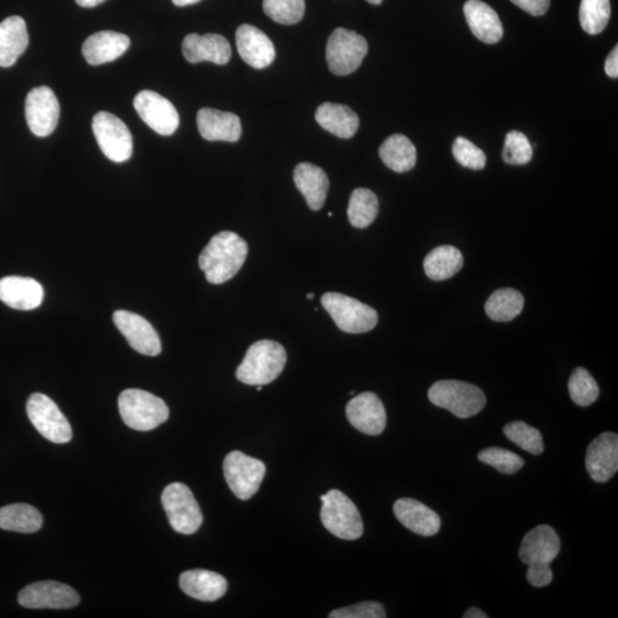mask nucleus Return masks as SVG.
<instances>
[{"label": "nucleus", "mask_w": 618, "mask_h": 618, "mask_svg": "<svg viewBox=\"0 0 618 618\" xmlns=\"http://www.w3.org/2000/svg\"><path fill=\"white\" fill-rule=\"evenodd\" d=\"M464 265L462 252L451 245L433 249L424 260L427 276L433 281H445L456 275Z\"/></svg>", "instance_id": "obj_32"}, {"label": "nucleus", "mask_w": 618, "mask_h": 618, "mask_svg": "<svg viewBox=\"0 0 618 618\" xmlns=\"http://www.w3.org/2000/svg\"><path fill=\"white\" fill-rule=\"evenodd\" d=\"M180 588L187 596L206 602L225 596L228 583L224 576L205 569L188 570L180 575Z\"/></svg>", "instance_id": "obj_26"}, {"label": "nucleus", "mask_w": 618, "mask_h": 618, "mask_svg": "<svg viewBox=\"0 0 618 618\" xmlns=\"http://www.w3.org/2000/svg\"><path fill=\"white\" fill-rule=\"evenodd\" d=\"M612 14L610 0H582L580 7L581 26L586 34L599 35L606 29Z\"/></svg>", "instance_id": "obj_35"}, {"label": "nucleus", "mask_w": 618, "mask_h": 618, "mask_svg": "<svg viewBox=\"0 0 618 618\" xmlns=\"http://www.w3.org/2000/svg\"><path fill=\"white\" fill-rule=\"evenodd\" d=\"M43 527V517L29 504H11L0 509V528L9 532L33 534Z\"/></svg>", "instance_id": "obj_31"}, {"label": "nucleus", "mask_w": 618, "mask_h": 618, "mask_svg": "<svg viewBox=\"0 0 618 618\" xmlns=\"http://www.w3.org/2000/svg\"><path fill=\"white\" fill-rule=\"evenodd\" d=\"M321 502V520L328 532L345 541H355L363 535L358 507L342 491L330 490L321 496Z\"/></svg>", "instance_id": "obj_5"}, {"label": "nucleus", "mask_w": 618, "mask_h": 618, "mask_svg": "<svg viewBox=\"0 0 618 618\" xmlns=\"http://www.w3.org/2000/svg\"><path fill=\"white\" fill-rule=\"evenodd\" d=\"M296 187L304 195L309 209L319 211L326 203L329 192L327 173L311 163H300L293 173Z\"/></svg>", "instance_id": "obj_27"}, {"label": "nucleus", "mask_w": 618, "mask_h": 618, "mask_svg": "<svg viewBox=\"0 0 618 618\" xmlns=\"http://www.w3.org/2000/svg\"><path fill=\"white\" fill-rule=\"evenodd\" d=\"M130 45V38L124 34L99 31L86 39L82 52L87 63L100 66L122 57Z\"/></svg>", "instance_id": "obj_23"}, {"label": "nucleus", "mask_w": 618, "mask_h": 618, "mask_svg": "<svg viewBox=\"0 0 618 618\" xmlns=\"http://www.w3.org/2000/svg\"><path fill=\"white\" fill-rule=\"evenodd\" d=\"M324 309L334 319L337 327L347 334H364L375 329L378 323L376 309L338 292H328L321 298Z\"/></svg>", "instance_id": "obj_6"}, {"label": "nucleus", "mask_w": 618, "mask_h": 618, "mask_svg": "<svg viewBox=\"0 0 618 618\" xmlns=\"http://www.w3.org/2000/svg\"><path fill=\"white\" fill-rule=\"evenodd\" d=\"M133 106L141 120L161 136H172L178 130V110L161 94L149 90L141 91L134 98Z\"/></svg>", "instance_id": "obj_12"}, {"label": "nucleus", "mask_w": 618, "mask_h": 618, "mask_svg": "<svg viewBox=\"0 0 618 618\" xmlns=\"http://www.w3.org/2000/svg\"><path fill=\"white\" fill-rule=\"evenodd\" d=\"M453 154L455 160L471 170H483L487 165V156L478 146L466 138L459 137L453 145Z\"/></svg>", "instance_id": "obj_41"}, {"label": "nucleus", "mask_w": 618, "mask_h": 618, "mask_svg": "<svg viewBox=\"0 0 618 618\" xmlns=\"http://www.w3.org/2000/svg\"><path fill=\"white\" fill-rule=\"evenodd\" d=\"M263 9L268 18L280 25H296L304 18L305 0H264Z\"/></svg>", "instance_id": "obj_38"}, {"label": "nucleus", "mask_w": 618, "mask_h": 618, "mask_svg": "<svg viewBox=\"0 0 618 618\" xmlns=\"http://www.w3.org/2000/svg\"><path fill=\"white\" fill-rule=\"evenodd\" d=\"M533 147L524 133H507L503 148V160L510 165H525L532 161Z\"/></svg>", "instance_id": "obj_40"}, {"label": "nucleus", "mask_w": 618, "mask_h": 618, "mask_svg": "<svg viewBox=\"0 0 618 618\" xmlns=\"http://www.w3.org/2000/svg\"><path fill=\"white\" fill-rule=\"evenodd\" d=\"M568 390L570 398L577 406L589 407L599 398V386L590 372L584 368H576L570 376Z\"/></svg>", "instance_id": "obj_36"}, {"label": "nucleus", "mask_w": 618, "mask_h": 618, "mask_svg": "<svg viewBox=\"0 0 618 618\" xmlns=\"http://www.w3.org/2000/svg\"><path fill=\"white\" fill-rule=\"evenodd\" d=\"M393 511L396 519L412 533L430 537L440 532L441 519L439 514L425 504L416 501V499H398L393 506Z\"/></svg>", "instance_id": "obj_22"}, {"label": "nucleus", "mask_w": 618, "mask_h": 618, "mask_svg": "<svg viewBox=\"0 0 618 618\" xmlns=\"http://www.w3.org/2000/svg\"><path fill=\"white\" fill-rule=\"evenodd\" d=\"M606 74L610 78L618 77V47H614V50L610 52L605 63Z\"/></svg>", "instance_id": "obj_45"}, {"label": "nucleus", "mask_w": 618, "mask_h": 618, "mask_svg": "<svg viewBox=\"0 0 618 618\" xmlns=\"http://www.w3.org/2000/svg\"><path fill=\"white\" fill-rule=\"evenodd\" d=\"M182 53L190 63L204 61L224 66L231 60L232 47L224 36L206 34L203 36L190 34L182 43Z\"/></svg>", "instance_id": "obj_20"}, {"label": "nucleus", "mask_w": 618, "mask_h": 618, "mask_svg": "<svg viewBox=\"0 0 618 618\" xmlns=\"http://www.w3.org/2000/svg\"><path fill=\"white\" fill-rule=\"evenodd\" d=\"M197 128L208 141L236 142L242 136L239 116L212 108H202L197 113Z\"/></svg>", "instance_id": "obj_24"}, {"label": "nucleus", "mask_w": 618, "mask_h": 618, "mask_svg": "<svg viewBox=\"0 0 618 618\" xmlns=\"http://www.w3.org/2000/svg\"><path fill=\"white\" fill-rule=\"evenodd\" d=\"M367 2L371 5H380L383 3V0H367Z\"/></svg>", "instance_id": "obj_49"}, {"label": "nucleus", "mask_w": 618, "mask_h": 618, "mask_svg": "<svg viewBox=\"0 0 618 618\" xmlns=\"http://www.w3.org/2000/svg\"><path fill=\"white\" fill-rule=\"evenodd\" d=\"M224 474L233 494L242 501H248L257 494L265 478L266 466L257 458L241 451H232L225 458Z\"/></svg>", "instance_id": "obj_11"}, {"label": "nucleus", "mask_w": 618, "mask_h": 618, "mask_svg": "<svg viewBox=\"0 0 618 618\" xmlns=\"http://www.w3.org/2000/svg\"><path fill=\"white\" fill-rule=\"evenodd\" d=\"M248 243L233 232H221L212 237L202 251L198 264L206 280L223 284L240 272L248 257Z\"/></svg>", "instance_id": "obj_1"}, {"label": "nucleus", "mask_w": 618, "mask_h": 618, "mask_svg": "<svg viewBox=\"0 0 618 618\" xmlns=\"http://www.w3.org/2000/svg\"><path fill=\"white\" fill-rule=\"evenodd\" d=\"M368 42L355 31L338 28L327 43V62L332 74L346 76L362 65L368 54Z\"/></svg>", "instance_id": "obj_8"}, {"label": "nucleus", "mask_w": 618, "mask_h": 618, "mask_svg": "<svg viewBox=\"0 0 618 618\" xmlns=\"http://www.w3.org/2000/svg\"><path fill=\"white\" fill-rule=\"evenodd\" d=\"M585 466L590 477L599 483L612 479L618 470V437L606 432L594 439L586 450Z\"/></svg>", "instance_id": "obj_18"}, {"label": "nucleus", "mask_w": 618, "mask_h": 618, "mask_svg": "<svg viewBox=\"0 0 618 618\" xmlns=\"http://www.w3.org/2000/svg\"><path fill=\"white\" fill-rule=\"evenodd\" d=\"M118 408L126 425L136 431H152L168 421L169 407L152 393L130 388L121 393Z\"/></svg>", "instance_id": "obj_3"}, {"label": "nucleus", "mask_w": 618, "mask_h": 618, "mask_svg": "<svg viewBox=\"0 0 618 618\" xmlns=\"http://www.w3.org/2000/svg\"><path fill=\"white\" fill-rule=\"evenodd\" d=\"M172 2L176 6L184 7L188 5H194L198 2H201V0H172Z\"/></svg>", "instance_id": "obj_48"}, {"label": "nucleus", "mask_w": 618, "mask_h": 618, "mask_svg": "<svg viewBox=\"0 0 618 618\" xmlns=\"http://www.w3.org/2000/svg\"><path fill=\"white\" fill-rule=\"evenodd\" d=\"M285 363L287 352L281 344L273 340H259L245 354L236 370V377L245 385H268L282 374Z\"/></svg>", "instance_id": "obj_2"}, {"label": "nucleus", "mask_w": 618, "mask_h": 618, "mask_svg": "<svg viewBox=\"0 0 618 618\" xmlns=\"http://www.w3.org/2000/svg\"><path fill=\"white\" fill-rule=\"evenodd\" d=\"M237 51L245 63L255 69L271 66L275 59V47L271 39L260 29L242 25L236 31Z\"/></svg>", "instance_id": "obj_19"}, {"label": "nucleus", "mask_w": 618, "mask_h": 618, "mask_svg": "<svg viewBox=\"0 0 618 618\" xmlns=\"http://www.w3.org/2000/svg\"><path fill=\"white\" fill-rule=\"evenodd\" d=\"M379 156L388 169L398 173L414 169L417 163L416 147L403 134L387 138L379 148Z\"/></svg>", "instance_id": "obj_30"}, {"label": "nucleus", "mask_w": 618, "mask_h": 618, "mask_svg": "<svg viewBox=\"0 0 618 618\" xmlns=\"http://www.w3.org/2000/svg\"><path fill=\"white\" fill-rule=\"evenodd\" d=\"M478 458L480 462L493 466L498 472L506 475L518 473L525 465L524 459L519 455L497 447L481 450Z\"/></svg>", "instance_id": "obj_39"}, {"label": "nucleus", "mask_w": 618, "mask_h": 618, "mask_svg": "<svg viewBox=\"0 0 618 618\" xmlns=\"http://www.w3.org/2000/svg\"><path fill=\"white\" fill-rule=\"evenodd\" d=\"M27 415L35 429L53 443H67L73 438V431L65 415L49 396L42 393L30 395Z\"/></svg>", "instance_id": "obj_10"}, {"label": "nucleus", "mask_w": 618, "mask_h": 618, "mask_svg": "<svg viewBox=\"0 0 618 618\" xmlns=\"http://www.w3.org/2000/svg\"><path fill=\"white\" fill-rule=\"evenodd\" d=\"M330 618H385V609L379 602L364 601L360 604L334 610Z\"/></svg>", "instance_id": "obj_42"}, {"label": "nucleus", "mask_w": 618, "mask_h": 618, "mask_svg": "<svg viewBox=\"0 0 618 618\" xmlns=\"http://www.w3.org/2000/svg\"><path fill=\"white\" fill-rule=\"evenodd\" d=\"M114 323L128 343L140 354L157 356L162 352V343L157 331L142 316L128 312L116 311Z\"/></svg>", "instance_id": "obj_15"}, {"label": "nucleus", "mask_w": 618, "mask_h": 618, "mask_svg": "<svg viewBox=\"0 0 618 618\" xmlns=\"http://www.w3.org/2000/svg\"><path fill=\"white\" fill-rule=\"evenodd\" d=\"M429 399L462 419L478 415L487 403L481 388L461 380H439L430 388Z\"/></svg>", "instance_id": "obj_4"}, {"label": "nucleus", "mask_w": 618, "mask_h": 618, "mask_svg": "<svg viewBox=\"0 0 618 618\" xmlns=\"http://www.w3.org/2000/svg\"><path fill=\"white\" fill-rule=\"evenodd\" d=\"M348 421L367 435H379L385 430L387 416L384 404L375 393L356 395L346 407Z\"/></svg>", "instance_id": "obj_17"}, {"label": "nucleus", "mask_w": 618, "mask_h": 618, "mask_svg": "<svg viewBox=\"0 0 618 618\" xmlns=\"http://www.w3.org/2000/svg\"><path fill=\"white\" fill-rule=\"evenodd\" d=\"M506 438L515 445L533 455H541L544 451L543 437L535 427L525 422H512L504 427Z\"/></svg>", "instance_id": "obj_37"}, {"label": "nucleus", "mask_w": 618, "mask_h": 618, "mask_svg": "<svg viewBox=\"0 0 618 618\" xmlns=\"http://www.w3.org/2000/svg\"><path fill=\"white\" fill-rule=\"evenodd\" d=\"M18 601L30 609H69L79 604V596L69 585L44 581L26 586L19 593Z\"/></svg>", "instance_id": "obj_14"}, {"label": "nucleus", "mask_w": 618, "mask_h": 618, "mask_svg": "<svg viewBox=\"0 0 618 618\" xmlns=\"http://www.w3.org/2000/svg\"><path fill=\"white\" fill-rule=\"evenodd\" d=\"M42 284L30 277L7 276L0 280V300L18 311H33L43 304Z\"/></svg>", "instance_id": "obj_21"}, {"label": "nucleus", "mask_w": 618, "mask_h": 618, "mask_svg": "<svg viewBox=\"0 0 618 618\" xmlns=\"http://www.w3.org/2000/svg\"><path fill=\"white\" fill-rule=\"evenodd\" d=\"M464 14L473 35L486 44H496L503 38L504 29L498 14L481 0H469Z\"/></svg>", "instance_id": "obj_25"}, {"label": "nucleus", "mask_w": 618, "mask_h": 618, "mask_svg": "<svg viewBox=\"0 0 618 618\" xmlns=\"http://www.w3.org/2000/svg\"><path fill=\"white\" fill-rule=\"evenodd\" d=\"M379 202L376 194L367 188L355 189L348 203L347 216L355 228H367L376 220Z\"/></svg>", "instance_id": "obj_34"}, {"label": "nucleus", "mask_w": 618, "mask_h": 618, "mask_svg": "<svg viewBox=\"0 0 618 618\" xmlns=\"http://www.w3.org/2000/svg\"><path fill=\"white\" fill-rule=\"evenodd\" d=\"M464 618H488V615L485 612H482L481 609L472 607L469 610H466Z\"/></svg>", "instance_id": "obj_46"}, {"label": "nucleus", "mask_w": 618, "mask_h": 618, "mask_svg": "<svg viewBox=\"0 0 618 618\" xmlns=\"http://www.w3.org/2000/svg\"><path fill=\"white\" fill-rule=\"evenodd\" d=\"M103 2H106V0H76V3L82 7H95Z\"/></svg>", "instance_id": "obj_47"}, {"label": "nucleus", "mask_w": 618, "mask_h": 618, "mask_svg": "<svg viewBox=\"0 0 618 618\" xmlns=\"http://www.w3.org/2000/svg\"><path fill=\"white\" fill-rule=\"evenodd\" d=\"M560 552V538L552 527L537 526L521 542L519 557L528 567H550Z\"/></svg>", "instance_id": "obj_16"}, {"label": "nucleus", "mask_w": 618, "mask_h": 618, "mask_svg": "<svg viewBox=\"0 0 618 618\" xmlns=\"http://www.w3.org/2000/svg\"><path fill=\"white\" fill-rule=\"evenodd\" d=\"M162 504L171 527L177 533L192 535L202 526L203 515L192 490L184 483H171L162 494Z\"/></svg>", "instance_id": "obj_7"}, {"label": "nucleus", "mask_w": 618, "mask_h": 618, "mask_svg": "<svg viewBox=\"0 0 618 618\" xmlns=\"http://www.w3.org/2000/svg\"><path fill=\"white\" fill-rule=\"evenodd\" d=\"M314 296H315L314 293L311 292V293H307L306 297H307V299L312 300L314 298Z\"/></svg>", "instance_id": "obj_50"}, {"label": "nucleus", "mask_w": 618, "mask_h": 618, "mask_svg": "<svg viewBox=\"0 0 618 618\" xmlns=\"http://www.w3.org/2000/svg\"><path fill=\"white\" fill-rule=\"evenodd\" d=\"M92 129L103 155L110 161L123 163L130 160L133 154V137L120 118L100 112L93 117Z\"/></svg>", "instance_id": "obj_9"}, {"label": "nucleus", "mask_w": 618, "mask_h": 618, "mask_svg": "<svg viewBox=\"0 0 618 618\" xmlns=\"http://www.w3.org/2000/svg\"><path fill=\"white\" fill-rule=\"evenodd\" d=\"M315 120L321 128L340 139H351L358 132L360 118L353 110L339 103H322L316 109Z\"/></svg>", "instance_id": "obj_28"}, {"label": "nucleus", "mask_w": 618, "mask_h": 618, "mask_svg": "<svg viewBox=\"0 0 618 618\" xmlns=\"http://www.w3.org/2000/svg\"><path fill=\"white\" fill-rule=\"evenodd\" d=\"M527 580L535 588H544L553 580V573L550 567L534 568L529 567L527 572Z\"/></svg>", "instance_id": "obj_44"}, {"label": "nucleus", "mask_w": 618, "mask_h": 618, "mask_svg": "<svg viewBox=\"0 0 618 618\" xmlns=\"http://www.w3.org/2000/svg\"><path fill=\"white\" fill-rule=\"evenodd\" d=\"M29 35L26 21L10 17L0 23V67L10 68L26 52Z\"/></svg>", "instance_id": "obj_29"}, {"label": "nucleus", "mask_w": 618, "mask_h": 618, "mask_svg": "<svg viewBox=\"0 0 618 618\" xmlns=\"http://www.w3.org/2000/svg\"><path fill=\"white\" fill-rule=\"evenodd\" d=\"M26 118L30 131L36 137H49L57 129L60 103L50 87L39 86L28 93Z\"/></svg>", "instance_id": "obj_13"}, {"label": "nucleus", "mask_w": 618, "mask_h": 618, "mask_svg": "<svg viewBox=\"0 0 618 618\" xmlns=\"http://www.w3.org/2000/svg\"><path fill=\"white\" fill-rule=\"evenodd\" d=\"M511 2L533 17L544 15L550 9L551 4V0H511Z\"/></svg>", "instance_id": "obj_43"}, {"label": "nucleus", "mask_w": 618, "mask_h": 618, "mask_svg": "<svg viewBox=\"0 0 618 618\" xmlns=\"http://www.w3.org/2000/svg\"><path fill=\"white\" fill-rule=\"evenodd\" d=\"M525 306V298L517 290L504 288L496 290L489 297L485 311L495 322H510L521 314Z\"/></svg>", "instance_id": "obj_33"}]
</instances>
